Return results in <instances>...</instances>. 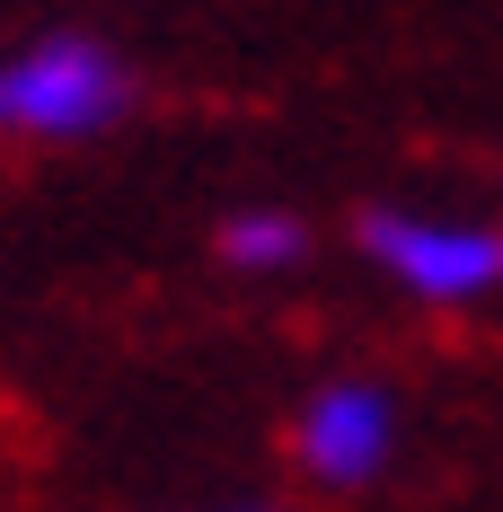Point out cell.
I'll list each match as a JSON object with an SVG mask.
<instances>
[{
	"label": "cell",
	"mask_w": 503,
	"mask_h": 512,
	"mask_svg": "<svg viewBox=\"0 0 503 512\" xmlns=\"http://www.w3.org/2000/svg\"><path fill=\"white\" fill-rule=\"evenodd\" d=\"M124 98L133 80L98 36H45L0 62V133H27V142H89L124 115Z\"/></svg>",
	"instance_id": "6da1fadb"
},
{
	"label": "cell",
	"mask_w": 503,
	"mask_h": 512,
	"mask_svg": "<svg viewBox=\"0 0 503 512\" xmlns=\"http://www.w3.org/2000/svg\"><path fill=\"white\" fill-rule=\"evenodd\" d=\"M362 248L424 301H477L503 274V239L468 221H415V212H362Z\"/></svg>",
	"instance_id": "7a4b0ae2"
},
{
	"label": "cell",
	"mask_w": 503,
	"mask_h": 512,
	"mask_svg": "<svg viewBox=\"0 0 503 512\" xmlns=\"http://www.w3.org/2000/svg\"><path fill=\"white\" fill-rule=\"evenodd\" d=\"M398 451V407L371 380H336L301 407V468L318 486H371Z\"/></svg>",
	"instance_id": "3957f363"
},
{
	"label": "cell",
	"mask_w": 503,
	"mask_h": 512,
	"mask_svg": "<svg viewBox=\"0 0 503 512\" xmlns=\"http://www.w3.org/2000/svg\"><path fill=\"white\" fill-rule=\"evenodd\" d=\"M309 230L292 212H230L221 221V256L239 265V274H283V265H301Z\"/></svg>",
	"instance_id": "277c9868"
},
{
	"label": "cell",
	"mask_w": 503,
	"mask_h": 512,
	"mask_svg": "<svg viewBox=\"0 0 503 512\" xmlns=\"http://www.w3.org/2000/svg\"><path fill=\"white\" fill-rule=\"evenodd\" d=\"M248 512H256V504H248Z\"/></svg>",
	"instance_id": "5b68a950"
}]
</instances>
